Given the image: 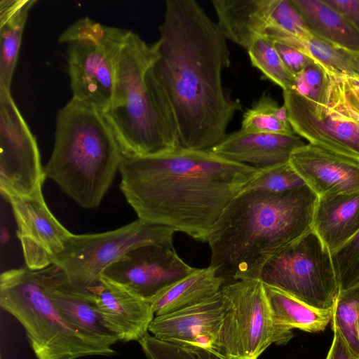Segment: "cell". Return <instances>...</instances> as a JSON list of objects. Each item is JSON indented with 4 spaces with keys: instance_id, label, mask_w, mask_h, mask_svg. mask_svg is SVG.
Wrapping results in <instances>:
<instances>
[{
    "instance_id": "19",
    "label": "cell",
    "mask_w": 359,
    "mask_h": 359,
    "mask_svg": "<svg viewBox=\"0 0 359 359\" xmlns=\"http://www.w3.org/2000/svg\"><path fill=\"white\" fill-rule=\"evenodd\" d=\"M305 144L296 133H252L240 129L226 135L211 151L231 161L264 168L288 163L292 154Z\"/></svg>"
},
{
    "instance_id": "32",
    "label": "cell",
    "mask_w": 359,
    "mask_h": 359,
    "mask_svg": "<svg viewBox=\"0 0 359 359\" xmlns=\"http://www.w3.org/2000/svg\"><path fill=\"white\" fill-rule=\"evenodd\" d=\"M306 185L290 162L262 168L259 175L241 192L264 191L284 192Z\"/></svg>"
},
{
    "instance_id": "11",
    "label": "cell",
    "mask_w": 359,
    "mask_h": 359,
    "mask_svg": "<svg viewBox=\"0 0 359 359\" xmlns=\"http://www.w3.org/2000/svg\"><path fill=\"white\" fill-rule=\"evenodd\" d=\"M46 178L35 137L11 93L0 88V191L8 201L42 187Z\"/></svg>"
},
{
    "instance_id": "31",
    "label": "cell",
    "mask_w": 359,
    "mask_h": 359,
    "mask_svg": "<svg viewBox=\"0 0 359 359\" xmlns=\"http://www.w3.org/2000/svg\"><path fill=\"white\" fill-rule=\"evenodd\" d=\"M331 257L340 292L359 286V229Z\"/></svg>"
},
{
    "instance_id": "16",
    "label": "cell",
    "mask_w": 359,
    "mask_h": 359,
    "mask_svg": "<svg viewBox=\"0 0 359 359\" xmlns=\"http://www.w3.org/2000/svg\"><path fill=\"white\" fill-rule=\"evenodd\" d=\"M212 4L225 37L245 49L268 28L291 32L300 20L290 0H213Z\"/></svg>"
},
{
    "instance_id": "15",
    "label": "cell",
    "mask_w": 359,
    "mask_h": 359,
    "mask_svg": "<svg viewBox=\"0 0 359 359\" xmlns=\"http://www.w3.org/2000/svg\"><path fill=\"white\" fill-rule=\"evenodd\" d=\"M224 309L220 290L199 304L155 316L149 332L160 340L187 348L210 359H222L217 339Z\"/></svg>"
},
{
    "instance_id": "27",
    "label": "cell",
    "mask_w": 359,
    "mask_h": 359,
    "mask_svg": "<svg viewBox=\"0 0 359 359\" xmlns=\"http://www.w3.org/2000/svg\"><path fill=\"white\" fill-rule=\"evenodd\" d=\"M241 130L252 133L295 134L285 106H280L267 93L262 94L244 112Z\"/></svg>"
},
{
    "instance_id": "5",
    "label": "cell",
    "mask_w": 359,
    "mask_h": 359,
    "mask_svg": "<svg viewBox=\"0 0 359 359\" xmlns=\"http://www.w3.org/2000/svg\"><path fill=\"white\" fill-rule=\"evenodd\" d=\"M123 153L102 112L72 98L57 113L46 177L83 208L100 205Z\"/></svg>"
},
{
    "instance_id": "10",
    "label": "cell",
    "mask_w": 359,
    "mask_h": 359,
    "mask_svg": "<svg viewBox=\"0 0 359 359\" xmlns=\"http://www.w3.org/2000/svg\"><path fill=\"white\" fill-rule=\"evenodd\" d=\"M224 309L217 347L222 359H258L276 343L272 312L264 283L245 279L221 289Z\"/></svg>"
},
{
    "instance_id": "7",
    "label": "cell",
    "mask_w": 359,
    "mask_h": 359,
    "mask_svg": "<svg viewBox=\"0 0 359 359\" xmlns=\"http://www.w3.org/2000/svg\"><path fill=\"white\" fill-rule=\"evenodd\" d=\"M128 30L81 18L60 36L67 46V68L72 99L100 112L114 93L117 60Z\"/></svg>"
},
{
    "instance_id": "13",
    "label": "cell",
    "mask_w": 359,
    "mask_h": 359,
    "mask_svg": "<svg viewBox=\"0 0 359 359\" xmlns=\"http://www.w3.org/2000/svg\"><path fill=\"white\" fill-rule=\"evenodd\" d=\"M11 205L18 226L25 266L41 270L51 265L53 257L64 249L74 233L67 230L48 208L42 187L33 194L12 197Z\"/></svg>"
},
{
    "instance_id": "2",
    "label": "cell",
    "mask_w": 359,
    "mask_h": 359,
    "mask_svg": "<svg viewBox=\"0 0 359 359\" xmlns=\"http://www.w3.org/2000/svg\"><path fill=\"white\" fill-rule=\"evenodd\" d=\"M118 170L120 189L138 219L205 242L224 208L262 168L180 147L148 157L123 154Z\"/></svg>"
},
{
    "instance_id": "25",
    "label": "cell",
    "mask_w": 359,
    "mask_h": 359,
    "mask_svg": "<svg viewBox=\"0 0 359 359\" xmlns=\"http://www.w3.org/2000/svg\"><path fill=\"white\" fill-rule=\"evenodd\" d=\"M225 284L209 266L197 269L149 302L155 316L170 313L199 304L217 294Z\"/></svg>"
},
{
    "instance_id": "4",
    "label": "cell",
    "mask_w": 359,
    "mask_h": 359,
    "mask_svg": "<svg viewBox=\"0 0 359 359\" xmlns=\"http://www.w3.org/2000/svg\"><path fill=\"white\" fill-rule=\"evenodd\" d=\"M155 43L128 30L116 63L112 99L102 115L123 155L148 157L180 148L177 123L154 73Z\"/></svg>"
},
{
    "instance_id": "30",
    "label": "cell",
    "mask_w": 359,
    "mask_h": 359,
    "mask_svg": "<svg viewBox=\"0 0 359 359\" xmlns=\"http://www.w3.org/2000/svg\"><path fill=\"white\" fill-rule=\"evenodd\" d=\"M246 50L251 64L258 69L266 79L280 86L283 90L292 88L295 77L283 64L273 41L259 36L255 39Z\"/></svg>"
},
{
    "instance_id": "37",
    "label": "cell",
    "mask_w": 359,
    "mask_h": 359,
    "mask_svg": "<svg viewBox=\"0 0 359 359\" xmlns=\"http://www.w3.org/2000/svg\"><path fill=\"white\" fill-rule=\"evenodd\" d=\"M326 359H356L348 351L344 341L337 333H334L332 345Z\"/></svg>"
},
{
    "instance_id": "34",
    "label": "cell",
    "mask_w": 359,
    "mask_h": 359,
    "mask_svg": "<svg viewBox=\"0 0 359 359\" xmlns=\"http://www.w3.org/2000/svg\"><path fill=\"white\" fill-rule=\"evenodd\" d=\"M325 70L318 63L312 62L294 78L291 88L297 93L316 102H320Z\"/></svg>"
},
{
    "instance_id": "35",
    "label": "cell",
    "mask_w": 359,
    "mask_h": 359,
    "mask_svg": "<svg viewBox=\"0 0 359 359\" xmlns=\"http://www.w3.org/2000/svg\"><path fill=\"white\" fill-rule=\"evenodd\" d=\"M273 43L283 64L294 77L307 65L314 62L297 49L278 42Z\"/></svg>"
},
{
    "instance_id": "18",
    "label": "cell",
    "mask_w": 359,
    "mask_h": 359,
    "mask_svg": "<svg viewBox=\"0 0 359 359\" xmlns=\"http://www.w3.org/2000/svg\"><path fill=\"white\" fill-rule=\"evenodd\" d=\"M290 163L318 197L359 191V161L320 147L306 144Z\"/></svg>"
},
{
    "instance_id": "33",
    "label": "cell",
    "mask_w": 359,
    "mask_h": 359,
    "mask_svg": "<svg viewBox=\"0 0 359 359\" xmlns=\"http://www.w3.org/2000/svg\"><path fill=\"white\" fill-rule=\"evenodd\" d=\"M138 342L147 359H210L187 348L160 340L149 332Z\"/></svg>"
},
{
    "instance_id": "21",
    "label": "cell",
    "mask_w": 359,
    "mask_h": 359,
    "mask_svg": "<svg viewBox=\"0 0 359 359\" xmlns=\"http://www.w3.org/2000/svg\"><path fill=\"white\" fill-rule=\"evenodd\" d=\"M312 229L330 252L359 229V191L318 198Z\"/></svg>"
},
{
    "instance_id": "6",
    "label": "cell",
    "mask_w": 359,
    "mask_h": 359,
    "mask_svg": "<svg viewBox=\"0 0 359 359\" xmlns=\"http://www.w3.org/2000/svg\"><path fill=\"white\" fill-rule=\"evenodd\" d=\"M0 306L22 326L36 359H79L116 353L65 320L45 290L41 270L25 266L4 271Z\"/></svg>"
},
{
    "instance_id": "3",
    "label": "cell",
    "mask_w": 359,
    "mask_h": 359,
    "mask_svg": "<svg viewBox=\"0 0 359 359\" xmlns=\"http://www.w3.org/2000/svg\"><path fill=\"white\" fill-rule=\"evenodd\" d=\"M318 198L307 185L278 193L241 192L209 235L210 266L225 284L259 280L271 257L312 229Z\"/></svg>"
},
{
    "instance_id": "14",
    "label": "cell",
    "mask_w": 359,
    "mask_h": 359,
    "mask_svg": "<svg viewBox=\"0 0 359 359\" xmlns=\"http://www.w3.org/2000/svg\"><path fill=\"white\" fill-rule=\"evenodd\" d=\"M283 100L296 134L310 144L359 161V124L292 89L283 90Z\"/></svg>"
},
{
    "instance_id": "38",
    "label": "cell",
    "mask_w": 359,
    "mask_h": 359,
    "mask_svg": "<svg viewBox=\"0 0 359 359\" xmlns=\"http://www.w3.org/2000/svg\"><path fill=\"white\" fill-rule=\"evenodd\" d=\"M358 341H359V306H358ZM358 359H359V356H358Z\"/></svg>"
},
{
    "instance_id": "20",
    "label": "cell",
    "mask_w": 359,
    "mask_h": 359,
    "mask_svg": "<svg viewBox=\"0 0 359 359\" xmlns=\"http://www.w3.org/2000/svg\"><path fill=\"white\" fill-rule=\"evenodd\" d=\"M46 292L62 316L84 334L107 346L118 341L104 325L95 306L86 292H79L67 283L55 265L41 269Z\"/></svg>"
},
{
    "instance_id": "26",
    "label": "cell",
    "mask_w": 359,
    "mask_h": 359,
    "mask_svg": "<svg viewBox=\"0 0 359 359\" xmlns=\"http://www.w3.org/2000/svg\"><path fill=\"white\" fill-rule=\"evenodd\" d=\"M34 0L0 1V88L11 92L24 27Z\"/></svg>"
},
{
    "instance_id": "28",
    "label": "cell",
    "mask_w": 359,
    "mask_h": 359,
    "mask_svg": "<svg viewBox=\"0 0 359 359\" xmlns=\"http://www.w3.org/2000/svg\"><path fill=\"white\" fill-rule=\"evenodd\" d=\"M319 103L359 124V78L337 76L325 71Z\"/></svg>"
},
{
    "instance_id": "9",
    "label": "cell",
    "mask_w": 359,
    "mask_h": 359,
    "mask_svg": "<svg viewBox=\"0 0 359 359\" xmlns=\"http://www.w3.org/2000/svg\"><path fill=\"white\" fill-rule=\"evenodd\" d=\"M259 280L318 309H332L340 292L331 252L313 229L271 257Z\"/></svg>"
},
{
    "instance_id": "12",
    "label": "cell",
    "mask_w": 359,
    "mask_h": 359,
    "mask_svg": "<svg viewBox=\"0 0 359 359\" xmlns=\"http://www.w3.org/2000/svg\"><path fill=\"white\" fill-rule=\"evenodd\" d=\"M195 269L177 255L173 246L150 244L131 250L102 275L149 301Z\"/></svg>"
},
{
    "instance_id": "1",
    "label": "cell",
    "mask_w": 359,
    "mask_h": 359,
    "mask_svg": "<svg viewBox=\"0 0 359 359\" xmlns=\"http://www.w3.org/2000/svg\"><path fill=\"white\" fill-rule=\"evenodd\" d=\"M153 70L172 109L181 148L211 151L242 109L222 81L227 39L195 0H167Z\"/></svg>"
},
{
    "instance_id": "8",
    "label": "cell",
    "mask_w": 359,
    "mask_h": 359,
    "mask_svg": "<svg viewBox=\"0 0 359 359\" xmlns=\"http://www.w3.org/2000/svg\"><path fill=\"white\" fill-rule=\"evenodd\" d=\"M175 231L140 219L114 230L87 234H73L51 264L63 273L69 285L86 292L103 271L131 250L142 245H172Z\"/></svg>"
},
{
    "instance_id": "36",
    "label": "cell",
    "mask_w": 359,
    "mask_h": 359,
    "mask_svg": "<svg viewBox=\"0 0 359 359\" xmlns=\"http://www.w3.org/2000/svg\"><path fill=\"white\" fill-rule=\"evenodd\" d=\"M359 31V0H324Z\"/></svg>"
},
{
    "instance_id": "17",
    "label": "cell",
    "mask_w": 359,
    "mask_h": 359,
    "mask_svg": "<svg viewBox=\"0 0 359 359\" xmlns=\"http://www.w3.org/2000/svg\"><path fill=\"white\" fill-rule=\"evenodd\" d=\"M86 292L118 341H139L149 333L155 314L148 300L102 275Z\"/></svg>"
},
{
    "instance_id": "24",
    "label": "cell",
    "mask_w": 359,
    "mask_h": 359,
    "mask_svg": "<svg viewBox=\"0 0 359 359\" xmlns=\"http://www.w3.org/2000/svg\"><path fill=\"white\" fill-rule=\"evenodd\" d=\"M310 32L329 43L359 55V31L324 0H291Z\"/></svg>"
},
{
    "instance_id": "23",
    "label": "cell",
    "mask_w": 359,
    "mask_h": 359,
    "mask_svg": "<svg viewBox=\"0 0 359 359\" xmlns=\"http://www.w3.org/2000/svg\"><path fill=\"white\" fill-rule=\"evenodd\" d=\"M262 36L299 50L330 74L359 78V55L340 48L313 34L299 36L277 27H269Z\"/></svg>"
},
{
    "instance_id": "22",
    "label": "cell",
    "mask_w": 359,
    "mask_h": 359,
    "mask_svg": "<svg viewBox=\"0 0 359 359\" xmlns=\"http://www.w3.org/2000/svg\"><path fill=\"white\" fill-rule=\"evenodd\" d=\"M276 330V344H285L292 337V330L307 332L324 330L331 321L333 308L318 309L287 292L264 284Z\"/></svg>"
},
{
    "instance_id": "29",
    "label": "cell",
    "mask_w": 359,
    "mask_h": 359,
    "mask_svg": "<svg viewBox=\"0 0 359 359\" xmlns=\"http://www.w3.org/2000/svg\"><path fill=\"white\" fill-rule=\"evenodd\" d=\"M359 286L340 292L333 307L332 330L344 341L352 355L359 356Z\"/></svg>"
}]
</instances>
